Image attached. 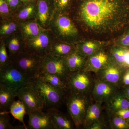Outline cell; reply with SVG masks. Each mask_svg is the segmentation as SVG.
<instances>
[{
	"instance_id": "6da1fadb",
	"label": "cell",
	"mask_w": 129,
	"mask_h": 129,
	"mask_svg": "<svg viewBox=\"0 0 129 129\" xmlns=\"http://www.w3.org/2000/svg\"><path fill=\"white\" fill-rule=\"evenodd\" d=\"M86 27L97 33L113 32L125 24L129 12L128 0H75Z\"/></svg>"
},
{
	"instance_id": "7a4b0ae2",
	"label": "cell",
	"mask_w": 129,
	"mask_h": 129,
	"mask_svg": "<svg viewBox=\"0 0 129 129\" xmlns=\"http://www.w3.org/2000/svg\"><path fill=\"white\" fill-rule=\"evenodd\" d=\"M44 58L34 53L24 51L12 62L22 73L33 80L39 75Z\"/></svg>"
},
{
	"instance_id": "3957f363",
	"label": "cell",
	"mask_w": 129,
	"mask_h": 129,
	"mask_svg": "<svg viewBox=\"0 0 129 129\" xmlns=\"http://www.w3.org/2000/svg\"><path fill=\"white\" fill-rule=\"evenodd\" d=\"M17 96L23 103L27 114L42 110L45 105L44 99L40 95L33 80L17 90Z\"/></svg>"
},
{
	"instance_id": "277c9868",
	"label": "cell",
	"mask_w": 129,
	"mask_h": 129,
	"mask_svg": "<svg viewBox=\"0 0 129 129\" xmlns=\"http://www.w3.org/2000/svg\"><path fill=\"white\" fill-rule=\"evenodd\" d=\"M19 71L11 62L0 68V83L18 90L32 81Z\"/></svg>"
},
{
	"instance_id": "5b68a950",
	"label": "cell",
	"mask_w": 129,
	"mask_h": 129,
	"mask_svg": "<svg viewBox=\"0 0 129 129\" xmlns=\"http://www.w3.org/2000/svg\"><path fill=\"white\" fill-rule=\"evenodd\" d=\"M33 81L44 99L45 105L56 107L61 103L65 90L53 86L38 78Z\"/></svg>"
},
{
	"instance_id": "8992f818",
	"label": "cell",
	"mask_w": 129,
	"mask_h": 129,
	"mask_svg": "<svg viewBox=\"0 0 129 129\" xmlns=\"http://www.w3.org/2000/svg\"><path fill=\"white\" fill-rule=\"evenodd\" d=\"M41 72L55 75L66 83L71 73L66 65L64 58L49 54H47L43 59Z\"/></svg>"
},
{
	"instance_id": "52a82bcc",
	"label": "cell",
	"mask_w": 129,
	"mask_h": 129,
	"mask_svg": "<svg viewBox=\"0 0 129 129\" xmlns=\"http://www.w3.org/2000/svg\"><path fill=\"white\" fill-rule=\"evenodd\" d=\"M67 108L74 124L79 126L83 123L85 112L86 102L78 92H72L67 101Z\"/></svg>"
},
{
	"instance_id": "ba28073f",
	"label": "cell",
	"mask_w": 129,
	"mask_h": 129,
	"mask_svg": "<svg viewBox=\"0 0 129 129\" xmlns=\"http://www.w3.org/2000/svg\"><path fill=\"white\" fill-rule=\"evenodd\" d=\"M29 40L25 51L34 53L43 58L48 54L51 46L49 36L45 30Z\"/></svg>"
},
{
	"instance_id": "9c48e42d",
	"label": "cell",
	"mask_w": 129,
	"mask_h": 129,
	"mask_svg": "<svg viewBox=\"0 0 129 129\" xmlns=\"http://www.w3.org/2000/svg\"><path fill=\"white\" fill-rule=\"evenodd\" d=\"M29 115L28 129H54L50 116L48 112L36 110L27 114Z\"/></svg>"
},
{
	"instance_id": "30bf717a",
	"label": "cell",
	"mask_w": 129,
	"mask_h": 129,
	"mask_svg": "<svg viewBox=\"0 0 129 129\" xmlns=\"http://www.w3.org/2000/svg\"><path fill=\"white\" fill-rule=\"evenodd\" d=\"M55 10L53 0H36V13L41 26L45 27L49 23L51 12Z\"/></svg>"
},
{
	"instance_id": "8fae6325",
	"label": "cell",
	"mask_w": 129,
	"mask_h": 129,
	"mask_svg": "<svg viewBox=\"0 0 129 129\" xmlns=\"http://www.w3.org/2000/svg\"><path fill=\"white\" fill-rule=\"evenodd\" d=\"M90 83L88 76L80 70L71 72L66 81L67 88H69L72 92L78 93L85 90Z\"/></svg>"
},
{
	"instance_id": "7c38bea8",
	"label": "cell",
	"mask_w": 129,
	"mask_h": 129,
	"mask_svg": "<svg viewBox=\"0 0 129 129\" xmlns=\"http://www.w3.org/2000/svg\"><path fill=\"white\" fill-rule=\"evenodd\" d=\"M16 96H17V90L0 83L1 112H8Z\"/></svg>"
},
{
	"instance_id": "4fadbf2b",
	"label": "cell",
	"mask_w": 129,
	"mask_h": 129,
	"mask_svg": "<svg viewBox=\"0 0 129 129\" xmlns=\"http://www.w3.org/2000/svg\"><path fill=\"white\" fill-rule=\"evenodd\" d=\"M55 26L59 34L65 37L73 36L78 33V30L72 21L66 16L61 15L55 20Z\"/></svg>"
},
{
	"instance_id": "5bb4252c",
	"label": "cell",
	"mask_w": 129,
	"mask_h": 129,
	"mask_svg": "<svg viewBox=\"0 0 129 129\" xmlns=\"http://www.w3.org/2000/svg\"><path fill=\"white\" fill-rule=\"evenodd\" d=\"M47 112L50 114L54 129H71L73 125L70 119L56 107L51 108Z\"/></svg>"
},
{
	"instance_id": "9a60e30c",
	"label": "cell",
	"mask_w": 129,
	"mask_h": 129,
	"mask_svg": "<svg viewBox=\"0 0 129 129\" xmlns=\"http://www.w3.org/2000/svg\"><path fill=\"white\" fill-rule=\"evenodd\" d=\"M64 61L71 72L80 71L83 67L84 60L78 52L73 51L64 57Z\"/></svg>"
},
{
	"instance_id": "2e32d148",
	"label": "cell",
	"mask_w": 129,
	"mask_h": 129,
	"mask_svg": "<svg viewBox=\"0 0 129 129\" xmlns=\"http://www.w3.org/2000/svg\"><path fill=\"white\" fill-rule=\"evenodd\" d=\"M22 31L24 36L30 39L44 31V29L36 21H32L26 22L23 24Z\"/></svg>"
},
{
	"instance_id": "e0dca14e",
	"label": "cell",
	"mask_w": 129,
	"mask_h": 129,
	"mask_svg": "<svg viewBox=\"0 0 129 129\" xmlns=\"http://www.w3.org/2000/svg\"><path fill=\"white\" fill-rule=\"evenodd\" d=\"M38 78L56 88L66 90L67 88L66 82L55 75L45 72H41Z\"/></svg>"
},
{
	"instance_id": "ac0fdd59",
	"label": "cell",
	"mask_w": 129,
	"mask_h": 129,
	"mask_svg": "<svg viewBox=\"0 0 129 129\" xmlns=\"http://www.w3.org/2000/svg\"><path fill=\"white\" fill-rule=\"evenodd\" d=\"M9 112L11 114L15 119L22 122L23 125L27 128L23 120L24 117L27 114V112L25 106L20 99H19V100L17 101H14L11 105ZM27 128L28 129V128Z\"/></svg>"
},
{
	"instance_id": "d6986e66",
	"label": "cell",
	"mask_w": 129,
	"mask_h": 129,
	"mask_svg": "<svg viewBox=\"0 0 129 129\" xmlns=\"http://www.w3.org/2000/svg\"><path fill=\"white\" fill-rule=\"evenodd\" d=\"M73 52L72 47L64 43H56L51 45L48 54L64 57Z\"/></svg>"
},
{
	"instance_id": "ffe728a7",
	"label": "cell",
	"mask_w": 129,
	"mask_h": 129,
	"mask_svg": "<svg viewBox=\"0 0 129 129\" xmlns=\"http://www.w3.org/2000/svg\"><path fill=\"white\" fill-rule=\"evenodd\" d=\"M36 1L23 3L20 6L18 17L21 20H25L30 18L36 12Z\"/></svg>"
},
{
	"instance_id": "44dd1931",
	"label": "cell",
	"mask_w": 129,
	"mask_h": 129,
	"mask_svg": "<svg viewBox=\"0 0 129 129\" xmlns=\"http://www.w3.org/2000/svg\"><path fill=\"white\" fill-rule=\"evenodd\" d=\"M108 56L103 52H100L92 56L89 60V65L93 70H97L102 68L107 63Z\"/></svg>"
},
{
	"instance_id": "7402d4cb",
	"label": "cell",
	"mask_w": 129,
	"mask_h": 129,
	"mask_svg": "<svg viewBox=\"0 0 129 129\" xmlns=\"http://www.w3.org/2000/svg\"><path fill=\"white\" fill-rule=\"evenodd\" d=\"M121 73L117 67L111 66L108 67L104 70L103 78L105 80L112 83H117L120 78Z\"/></svg>"
},
{
	"instance_id": "603a6c76",
	"label": "cell",
	"mask_w": 129,
	"mask_h": 129,
	"mask_svg": "<svg viewBox=\"0 0 129 129\" xmlns=\"http://www.w3.org/2000/svg\"><path fill=\"white\" fill-rule=\"evenodd\" d=\"M95 91L98 96L103 98L109 96L112 92V89L108 84L101 82L96 85Z\"/></svg>"
},
{
	"instance_id": "cb8c5ba5",
	"label": "cell",
	"mask_w": 129,
	"mask_h": 129,
	"mask_svg": "<svg viewBox=\"0 0 129 129\" xmlns=\"http://www.w3.org/2000/svg\"><path fill=\"white\" fill-rule=\"evenodd\" d=\"M9 112H1L0 114V129H13L14 128L10 122Z\"/></svg>"
},
{
	"instance_id": "d4e9b609",
	"label": "cell",
	"mask_w": 129,
	"mask_h": 129,
	"mask_svg": "<svg viewBox=\"0 0 129 129\" xmlns=\"http://www.w3.org/2000/svg\"><path fill=\"white\" fill-rule=\"evenodd\" d=\"M100 115V109L99 106L96 104L93 105L88 109L86 118L87 121H93L96 120Z\"/></svg>"
},
{
	"instance_id": "484cf974",
	"label": "cell",
	"mask_w": 129,
	"mask_h": 129,
	"mask_svg": "<svg viewBox=\"0 0 129 129\" xmlns=\"http://www.w3.org/2000/svg\"><path fill=\"white\" fill-rule=\"evenodd\" d=\"M12 62L8 55L6 45L4 43L1 44L0 47V68L5 67Z\"/></svg>"
},
{
	"instance_id": "4316f807",
	"label": "cell",
	"mask_w": 129,
	"mask_h": 129,
	"mask_svg": "<svg viewBox=\"0 0 129 129\" xmlns=\"http://www.w3.org/2000/svg\"><path fill=\"white\" fill-rule=\"evenodd\" d=\"M98 48L97 44L92 41H88L82 45L81 48V51L84 54L89 55L93 54Z\"/></svg>"
},
{
	"instance_id": "83f0119b",
	"label": "cell",
	"mask_w": 129,
	"mask_h": 129,
	"mask_svg": "<svg viewBox=\"0 0 129 129\" xmlns=\"http://www.w3.org/2000/svg\"><path fill=\"white\" fill-rule=\"evenodd\" d=\"M17 25L13 22H8L1 26L0 33L2 35H6L11 34L16 30Z\"/></svg>"
},
{
	"instance_id": "f1b7e54d",
	"label": "cell",
	"mask_w": 129,
	"mask_h": 129,
	"mask_svg": "<svg viewBox=\"0 0 129 129\" xmlns=\"http://www.w3.org/2000/svg\"><path fill=\"white\" fill-rule=\"evenodd\" d=\"M113 105L114 108L118 110L129 109V101L123 98L118 97L114 99Z\"/></svg>"
},
{
	"instance_id": "f546056e",
	"label": "cell",
	"mask_w": 129,
	"mask_h": 129,
	"mask_svg": "<svg viewBox=\"0 0 129 129\" xmlns=\"http://www.w3.org/2000/svg\"><path fill=\"white\" fill-rule=\"evenodd\" d=\"M74 0H53L55 10L62 11L67 9Z\"/></svg>"
},
{
	"instance_id": "4dcf8cb0",
	"label": "cell",
	"mask_w": 129,
	"mask_h": 129,
	"mask_svg": "<svg viewBox=\"0 0 129 129\" xmlns=\"http://www.w3.org/2000/svg\"><path fill=\"white\" fill-rule=\"evenodd\" d=\"M126 49L119 48L115 49L113 52V55L116 61L123 65L125 59Z\"/></svg>"
},
{
	"instance_id": "1f68e13d",
	"label": "cell",
	"mask_w": 129,
	"mask_h": 129,
	"mask_svg": "<svg viewBox=\"0 0 129 129\" xmlns=\"http://www.w3.org/2000/svg\"><path fill=\"white\" fill-rule=\"evenodd\" d=\"M10 7L6 0H0V13L2 16H7L9 13Z\"/></svg>"
},
{
	"instance_id": "d6a6232c",
	"label": "cell",
	"mask_w": 129,
	"mask_h": 129,
	"mask_svg": "<svg viewBox=\"0 0 129 129\" xmlns=\"http://www.w3.org/2000/svg\"><path fill=\"white\" fill-rule=\"evenodd\" d=\"M6 1L12 10L17 9L23 3L21 0H6Z\"/></svg>"
},
{
	"instance_id": "836d02e7",
	"label": "cell",
	"mask_w": 129,
	"mask_h": 129,
	"mask_svg": "<svg viewBox=\"0 0 129 129\" xmlns=\"http://www.w3.org/2000/svg\"><path fill=\"white\" fill-rule=\"evenodd\" d=\"M116 113L119 117L124 119L129 118V109L118 110Z\"/></svg>"
},
{
	"instance_id": "e575fe53",
	"label": "cell",
	"mask_w": 129,
	"mask_h": 129,
	"mask_svg": "<svg viewBox=\"0 0 129 129\" xmlns=\"http://www.w3.org/2000/svg\"><path fill=\"white\" fill-rule=\"evenodd\" d=\"M120 43L124 46H129V33L122 37L120 40Z\"/></svg>"
},
{
	"instance_id": "d590c367",
	"label": "cell",
	"mask_w": 129,
	"mask_h": 129,
	"mask_svg": "<svg viewBox=\"0 0 129 129\" xmlns=\"http://www.w3.org/2000/svg\"><path fill=\"white\" fill-rule=\"evenodd\" d=\"M122 118L116 117L113 120V123L115 127L117 128L122 129V124H121Z\"/></svg>"
},
{
	"instance_id": "8d00e7d4",
	"label": "cell",
	"mask_w": 129,
	"mask_h": 129,
	"mask_svg": "<svg viewBox=\"0 0 129 129\" xmlns=\"http://www.w3.org/2000/svg\"><path fill=\"white\" fill-rule=\"evenodd\" d=\"M123 66L129 68V50L126 49L125 59Z\"/></svg>"
},
{
	"instance_id": "74e56055",
	"label": "cell",
	"mask_w": 129,
	"mask_h": 129,
	"mask_svg": "<svg viewBox=\"0 0 129 129\" xmlns=\"http://www.w3.org/2000/svg\"><path fill=\"white\" fill-rule=\"evenodd\" d=\"M124 83L125 85H129V69L127 70L123 77Z\"/></svg>"
},
{
	"instance_id": "f35d334b",
	"label": "cell",
	"mask_w": 129,
	"mask_h": 129,
	"mask_svg": "<svg viewBox=\"0 0 129 129\" xmlns=\"http://www.w3.org/2000/svg\"><path fill=\"white\" fill-rule=\"evenodd\" d=\"M121 124H122V129L125 128L127 127V123L124 119L122 118V120H121Z\"/></svg>"
},
{
	"instance_id": "ab89813d",
	"label": "cell",
	"mask_w": 129,
	"mask_h": 129,
	"mask_svg": "<svg viewBox=\"0 0 129 129\" xmlns=\"http://www.w3.org/2000/svg\"><path fill=\"white\" fill-rule=\"evenodd\" d=\"M101 125L99 124L96 123L93 125L91 127V129H99L101 128Z\"/></svg>"
},
{
	"instance_id": "60d3db41",
	"label": "cell",
	"mask_w": 129,
	"mask_h": 129,
	"mask_svg": "<svg viewBox=\"0 0 129 129\" xmlns=\"http://www.w3.org/2000/svg\"><path fill=\"white\" fill-rule=\"evenodd\" d=\"M23 3L32 2H36V0H21Z\"/></svg>"
},
{
	"instance_id": "b9f144b4",
	"label": "cell",
	"mask_w": 129,
	"mask_h": 129,
	"mask_svg": "<svg viewBox=\"0 0 129 129\" xmlns=\"http://www.w3.org/2000/svg\"><path fill=\"white\" fill-rule=\"evenodd\" d=\"M127 95H128V97L129 98V89H128V91H127Z\"/></svg>"
},
{
	"instance_id": "7bdbcfd3",
	"label": "cell",
	"mask_w": 129,
	"mask_h": 129,
	"mask_svg": "<svg viewBox=\"0 0 129 129\" xmlns=\"http://www.w3.org/2000/svg\"></svg>"
}]
</instances>
